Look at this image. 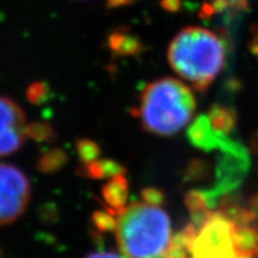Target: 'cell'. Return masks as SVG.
I'll list each match as a JSON object with an SVG mask.
<instances>
[{"mask_svg":"<svg viewBox=\"0 0 258 258\" xmlns=\"http://www.w3.org/2000/svg\"><path fill=\"white\" fill-rule=\"evenodd\" d=\"M195 110V96L186 84L160 78L147 84L141 92L134 116L148 133L171 137L190 123Z\"/></svg>","mask_w":258,"mask_h":258,"instance_id":"3957f363","label":"cell"},{"mask_svg":"<svg viewBox=\"0 0 258 258\" xmlns=\"http://www.w3.org/2000/svg\"><path fill=\"white\" fill-rule=\"evenodd\" d=\"M103 196L109 207V213L115 217L123 209L127 200V180L122 175L114 176L103 189Z\"/></svg>","mask_w":258,"mask_h":258,"instance_id":"52a82bcc","label":"cell"},{"mask_svg":"<svg viewBox=\"0 0 258 258\" xmlns=\"http://www.w3.org/2000/svg\"><path fill=\"white\" fill-rule=\"evenodd\" d=\"M176 235L165 258H256L258 233L225 211H202Z\"/></svg>","mask_w":258,"mask_h":258,"instance_id":"6da1fadb","label":"cell"},{"mask_svg":"<svg viewBox=\"0 0 258 258\" xmlns=\"http://www.w3.org/2000/svg\"><path fill=\"white\" fill-rule=\"evenodd\" d=\"M163 195L145 190L143 199L115 215V237L124 258H165L172 243L171 219L161 206Z\"/></svg>","mask_w":258,"mask_h":258,"instance_id":"7a4b0ae2","label":"cell"},{"mask_svg":"<svg viewBox=\"0 0 258 258\" xmlns=\"http://www.w3.org/2000/svg\"><path fill=\"white\" fill-rule=\"evenodd\" d=\"M28 131L23 109L11 98L0 96V157L17 152L25 143Z\"/></svg>","mask_w":258,"mask_h":258,"instance_id":"8992f818","label":"cell"},{"mask_svg":"<svg viewBox=\"0 0 258 258\" xmlns=\"http://www.w3.org/2000/svg\"><path fill=\"white\" fill-rule=\"evenodd\" d=\"M211 127L217 132H228L234 127L237 116L232 109L224 105L213 106L207 116Z\"/></svg>","mask_w":258,"mask_h":258,"instance_id":"ba28073f","label":"cell"},{"mask_svg":"<svg viewBox=\"0 0 258 258\" xmlns=\"http://www.w3.org/2000/svg\"><path fill=\"white\" fill-rule=\"evenodd\" d=\"M30 201V182L23 171L0 163V225L17 220Z\"/></svg>","mask_w":258,"mask_h":258,"instance_id":"5b68a950","label":"cell"},{"mask_svg":"<svg viewBox=\"0 0 258 258\" xmlns=\"http://www.w3.org/2000/svg\"><path fill=\"white\" fill-rule=\"evenodd\" d=\"M167 60L177 76L201 92L221 72L225 46L220 37L208 29L188 27L172 38Z\"/></svg>","mask_w":258,"mask_h":258,"instance_id":"277c9868","label":"cell"},{"mask_svg":"<svg viewBox=\"0 0 258 258\" xmlns=\"http://www.w3.org/2000/svg\"><path fill=\"white\" fill-rule=\"evenodd\" d=\"M230 9L235 12L247 11L249 10V0H227Z\"/></svg>","mask_w":258,"mask_h":258,"instance_id":"9c48e42d","label":"cell"},{"mask_svg":"<svg viewBox=\"0 0 258 258\" xmlns=\"http://www.w3.org/2000/svg\"><path fill=\"white\" fill-rule=\"evenodd\" d=\"M249 50L258 57V27L252 28V37L249 42Z\"/></svg>","mask_w":258,"mask_h":258,"instance_id":"30bf717a","label":"cell"},{"mask_svg":"<svg viewBox=\"0 0 258 258\" xmlns=\"http://www.w3.org/2000/svg\"><path fill=\"white\" fill-rule=\"evenodd\" d=\"M86 258H124L122 254L110 252V251H106V252H95L90 254Z\"/></svg>","mask_w":258,"mask_h":258,"instance_id":"8fae6325","label":"cell"}]
</instances>
